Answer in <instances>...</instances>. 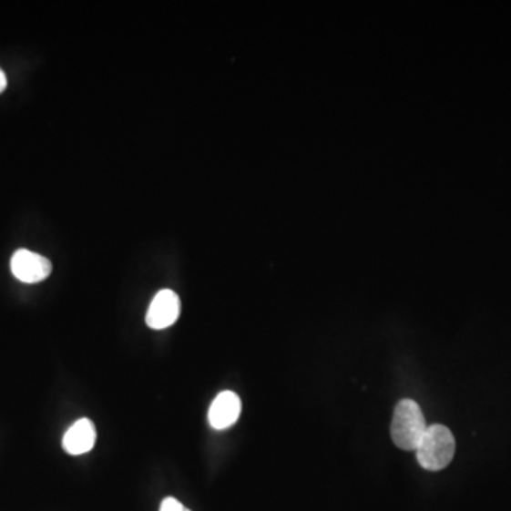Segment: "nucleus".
<instances>
[{"mask_svg": "<svg viewBox=\"0 0 511 511\" xmlns=\"http://www.w3.org/2000/svg\"><path fill=\"white\" fill-rule=\"evenodd\" d=\"M96 424L90 419L83 418L71 424L63 437V447L68 455L78 456L87 454L96 445Z\"/></svg>", "mask_w": 511, "mask_h": 511, "instance_id": "nucleus-6", "label": "nucleus"}, {"mask_svg": "<svg viewBox=\"0 0 511 511\" xmlns=\"http://www.w3.org/2000/svg\"><path fill=\"white\" fill-rule=\"evenodd\" d=\"M241 412V401L238 393L223 391L216 396L208 414L210 426L218 431L228 429L238 422Z\"/></svg>", "mask_w": 511, "mask_h": 511, "instance_id": "nucleus-5", "label": "nucleus"}, {"mask_svg": "<svg viewBox=\"0 0 511 511\" xmlns=\"http://www.w3.org/2000/svg\"><path fill=\"white\" fill-rule=\"evenodd\" d=\"M456 450L454 434L444 424L428 426L416 449L419 465L424 469L437 472L452 462Z\"/></svg>", "mask_w": 511, "mask_h": 511, "instance_id": "nucleus-2", "label": "nucleus"}, {"mask_svg": "<svg viewBox=\"0 0 511 511\" xmlns=\"http://www.w3.org/2000/svg\"><path fill=\"white\" fill-rule=\"evenodd\" d=\"M10 269L14 276L23 283H40L52 273V263L42 254L20 249L12 256Z\"/></svg>", "mask_w": 511, "mask_h": 511, "instance_id": "nucleus-3", "label": "nucleus"}, {"mask_svg": "<svg viewBox=\"0 0 511 511\" xmlns=\"http://www.w3.org/2000/svg\"><path fill=\"white\" fill-rule=\"evenodd\" d=\"M428 424L418 404L412 399H403L393 411L391 436L393 444L403 450H416Z\"/></svg>", "mask_w": 511, "mask_h": 511, "instance_id": "nucleus-1", "label": "nucleus"}, {"mask_svg": "<svg viewBox=\"0 0 511 511\" xmlns=\"http://www.w3.org/2000/svg\"><path fill=\"white\" fill-rule=\"evenodd\" d=\"M180 300L175 291L169 289L161 290L155 294L149 304L145 322L152 330H165L174 325L179 319Z\"/></svg>", "mask_w": 511, "mask_h": 511, "instance_id": "nucleus-4", "label": "nucleus"}, {"mask_svg": "<svg viewBox=\"0 0 511 511\" xmlns=\"http://www.w3.org/2000/svg\"><path fill=\"white\" fill-rule=\"evenodd\" d=\"M159 511H190L189 508L185 507L182 503L178 502L177 498L167 497L164 502L161 503V508Z\"/></svg>", "mask_w": 511, "mask_h": 511, "instance_id": "nucleus-7", "label": "nucleus"}, {"mask_svg": "<svg viewBox=\"0 0 511 511\" xmlns=\"http://www.w3.org/2000/svg\"><path fill=\"white\" fill-rule=\"evenodd\" d=\"M7 86V78L6 75H5V71L0 68V93H4L5 88Z\"/></svg>", "mask_w": 511, "mask_h": 511, "instance_id": "nucleus-8", "label": "nucleus"}]
</instances>
